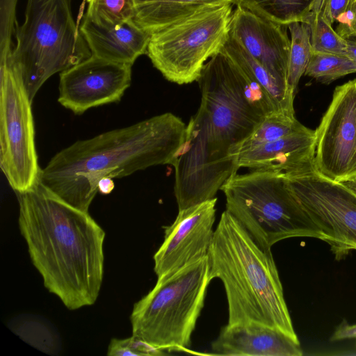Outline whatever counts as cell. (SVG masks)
<instances>
[{
	"label": "cell",
	"mask_w": 356,
	"mask_h": 356,
	"mask_svg": "<svg viewBox=\"0 0 356 356\" xmlns=\"http://www.w3.org/2000/svg\"><path fill=\"white\" fill-rule=\"evenodd\" d=\"M349 339H355L356 341V324L350 325L346 321H343L336 328L330 337V340L335 341Z\"/></svg>",
	"instance_id": "cell-30"
},
{
	"label": "cell",
	"mask_w": 356,
	"mask_h": 356,
	"mask_svg": "<svg viewBox=\"0 0 356 356\" xmlns=\"http://www.w3.org/2000/svg\"><path fill=\"white\" fill-rule=\"evenodd\" d=\"M211 281L208 256L157 279L134 306L132 335L163 350L188 351Z\"/></svg>",
	"instance_id": "cell-6"
},
{
	"label": "cell",
	"mask_w": 356,
	"mask_h": 356,
	"mask_svg": "<svg viewBox=\"0 0 356 356\" xmlns=\"http://www.w3.org/2000/svg\"><path fill=\"white\" fill-rule=\"evenodd\" d=\"M314 131L307 128L280 139L241 150L237 165L254 170H270L285 175L314 168Z\"/></svg>",
	"instance_id": "cell-16"
},
{
	"label": "cell",
	"mask_w": 356,
	"mask_h": 356,
	"mask_svg": "<svg viewBox=\"0 0 356 356\" xmlns=\"http://www.w3.org/2000/svg\"><path fill=\"white\" fill-rule=\"evenodd\" d=\"M356 195V177L340 182Z\"/></svg>",
	"instance_id": "cell-34"
},
{
	"label": "cell",
	"mask_w": 356,
	"mask_h": 356,
	"mask_svg": "<svg viewBox=\"0 0 356 356\" xmlns=\"http://www.w3.org/2000/svg\"><path fill=\"white\" fill-rule=\"evenodd\" d=\"M31 104L9 57H0V167L16 193L35 186L42 170Z\"/></svg>",
	"instance_id": "cell-9"
},
{
	"label": "cell",
	"mask_w": 356,
	"mask_h": 356,
	"mask_svg": "<svg viewBox=\"0 0 356 356\" xmlns=\"http://www.w3.org/2000/svg\"><path fill=\"white\" fill-rule=\"evenodd\" d=\"M346 56L356 63V41L347 40Z\"/></svg>",
	"instance_id": "cell-33"
},
{
	"label": "cell",
	"mask_w": 356,
	"mask_h": 356,
	"mask_svg": "<svg viewBox=\"0 0 356 356\" xmlns=\"http://www.w3.org/2000/svg\"><path fill=\"white\" fill-rule=\"evenodd\" d=\"M336 31L344 39L356 37V3L349 5L347 10L340 15Z\"/></svg>",
	"instance_id": "cell-28"
},
{
	"label": "cell",
	"mask_w": 356,
	"mask_h": 356,
	"mask_svg": "<svg viewBox=\"0 0 356 356\" xmlns=\"http://www.w3.org/2000/svg\"><path fill=\"white\" fill-rule=\"evenodd\" d=\"M356 73V63L346 56L312 53L305 75L323 83Z\"/></svg>",
	"instance_id": "cell-23"
},
{
	"label": "cell",
	"mask_w": 356,
	"mask_h": 356,
	"mask_svg": "<svg viewBox=\"0 0 356 356\" xmlns=\"http://www.w3.org/2000/svg\"><path fill=\"white\" fill-rule=\"evenodd\" d=\"M207 256L211 280L220 279L225 290L227 324L261 323L299 341L271 250H263L227 210Z\"/></svg>",
	"instance_id": "cell-3"
},
{
	"label": "cell",
	"mask_w": 356,
	"mask_h": 356,
	"mask_svg": "<svg viewBox=\"0 0 356 356\" xmlns=\"http://www.w3.org/2000/svg\"><path fill=\"white\" fill-rule=\"evenodd\" d=\"M226 210L264 250L293 237L323 236L291 191L285 175L254 170L232 175L221 186Z\"/></svg>",
	"instance_id": "cell-5"
},
{
	"label": "cell",
	"mask_w": 356,
	"mask_h": 356,
	"mask_svg": "<svg viewBox=\"0 0 356 356\" xmlns=\"http://www.w3.org/2000/svg\"><path fill=\"white\" fill-rule=\"evenodd\" d=\"M197 81L201 91L200 104L209 118L214 154L237 172L241 144L267 114L243 73L221 51L205 63Z\"/></svg>",
	"instance_id": "cell-7"
},
{
	"label": "cell",
	"mask_w": 356,
	"mask_h": 356,
	"mask_svg": "<svg viewBox=\"0 0 356 356\" xmlns=\"http://www.w3.org/2000/svg\"><path fill=\"white\" fill-rule=\"evenodd\" d=\"M304 210L323 236L337 260L356 250V195L340 182L312 169L285 175Z\"/></svg>",
	"instance_id": "cell-10"
},
{
	"label": "cell",
	"mask_w": 356,
	"mask_h": 356,
	"mask_svg": "<svg viewBox=\"0 0 356 356\" xmlns=\"http://www.w3.org/2000/svg\"><path fill=\"white\" fill-rule=\"evenodd\" d=\"M214 355L301 356L300 341L283 332L257 323L224 326L212 343Z\"/></svg>",
	"instance_id": "cell-17"
},
{
	"label": "cell",
	"mask_w": 356,
	"mask_h": 356,
	"mask_svg": "<svg viewBox=\"0 0 356 356\" xmlns=\"http://www.w3.org/2000/svg\"><path fill=\"white\" fill-rule=\"evenodd\" d=\"M287 29V25L266 19L244 8L236 6L229 22V35L274 77L287 85L291 48Z\"/></svg>",
	"instance_id": "cell-15"
},
{
	"label": "cell",
	"mask_w": 356,
	"mask_h": 356,
	"mask_svg": "<svg viewBox=\"0 0 356 356\" xmlns=\"http://www.w3.org/2000/svg\"><path fill=\"white\" fill-rule=\"evenodd\" d=\"M356 3V0H350V4L351 3ZM349 4V5H350Z\"/></svg>",
	"instance_id": "cell-35"
},
{
	"label": "cell",
	"mask_w": 356,
	"mask_h": 356,
	"mask_svg": "<svg viewBox=\"0 0 356 356\" xmlns=\"http://www.w3.org/2000/svg\"><path fill=\"white\" fill-rule=\"evenodd\" d=\"M350 2V0H325L322 15L332 26L337 18L347 10Z\"/></svg>",
	"instance_id": "cell-29"
},
{
	"label": "cell",
	"mask_w": 356,
	"mask_h": 356,
	"mask_svg": "<svg viewBox=\"0 0 356 356\" xmlns=\"http://www.w3.org/2000/svg\"><path fill=\"white\" fill-rule=\"evenodd\" d=\"M313 0H233V4L260 17L289 25L296 22L309 24V8Z\"/></svg>",
	"instance_id": "cell-20"
},
{
	"label": "cell",
	"mask_w": 356,
	"mask_h": 356,
	"mask_svg": "<svg viewBox=\"0 0 356 356\" xmlns=\"http://www.w3.org/2000/svg\"><path fill=\"white\" fill-rule=\"evenodd\" d=\"M85 13L104 26H114L134 19L132 0H88Z\"/></svg>",
	"instance_id": "cell-25"
},
{
	"label": "cell",
	"mask_w": 356,
	"mask_h": 356,
	"mask_svg": "<svg viewBox=\"0 0 356 356\" xmlns=\"http://www.w3.org/2000/svg\"><path fill=\"white\" fill-rule=\"evenodd\" d=\"M309 24L312 53L346 56L347 40L333 29L321 12L311 18Z\"/></svg>",
	"instance_id": "cell-24"
},
{
	"label": "cell",
	"mask_w": 356,
	"mask_h": 356,
	"mask_svg": "<svg viewBox=\"0 0 356 356\" xmlns=\"http://www.w3.org/2000/svg\"><path fill=\"white\" fill-rule=\"evenodd\" d=\"M291 48L287 72V85L295 93L299 81L305 74L312 54L309 24L296 22L288 25Z\"/></svg>",
	"instance_id": "cell-21"
},
{
	"label": "cell",
	"mask_w": 356,
	"mask_h": 356,
	"mask_svg": "<svg viewBox=\"0 0 356 356\" xmlns=\"http://www.w3.org/2000/svg\"><path fill=\"white\" fill-rule=\"evenodd\" d=\"M113 183L111 179H104L99 184V191L102 193H109L113 188Z\"/></svg>",
	"instance_id": "cell-32"
},
{
	"label": "cell",
	"mask_w": 356,
	"mask_h": 356,
	"mask_svg": "<svg viewBox=\"0 0 356 356\" xmlns=\"http://www.w3.org/2000/svg\"><path fill=\"white\" fill-rule=\"evenodd\" d=\"M210 122L200 104L186 125L185 139L170 165L175 169V195L182 210L216 197L235 172L217 159L211 144Z\"/></svg>",
	"instance_id": "cell-11"
},
{
	"label": "cell",
	"mask_w": 356,
	"mask_h": 356,
	"mask_svg": "<svg viewBox=\"0 0 356 356\" xmlns=\"http://www.w3.org/2000/svg\"><path fill=\"white\" fill-rule=\"evenodd\" d=\"M16 194L19 229L44 286L70 310L93 305L103 280L104 231L40 181Z\"/></svg>",
	"instance_id": "cell-1"
},
{
	"label": "cell",
	"mask_w": 356,
	"mask_h": 356,
	"mask_svg": "<svg viewBox=\"0 0 356 356\" xmlns=\"http://www.w3.org/2000/svg\"><path fill=\"white\" fill-rule=\"evenodd\" d=\"M15 37L8 57L31 102L52 75L92 55L73 19L71 0H28Z\"/></svg>",
	"instance_id": "cell-4"
},
{
	"label": "cell",
	"mask_w": 356,
	"mask_h": 356,
	"mask_svg": "<svg viewBox=\"0 0 356 356\" xmlns=\"http://www.w3.org/2000/svg\"><path fill=\"white\" fill-rule=\"evenodd\" d=\"M17 0L0 1V51H10L12 47V35L15 29L16 7Z\"/></svg>",
	"instance_id": "cell-27"
},
{
	"label": "cell",
	"mask_w": 356,
	"mask_h": 356,
	"mask_svg": "<svg viewBox=\"0 0 356 356\" xmlns=\"http://www.w3.org/2000/svg\"><path fill=\"white\" fill-rule=\"evenodd\" d=\"M165 354L164 350L134 335L123 339H112L107 353L109 356H160Z\"/></svg>",
	"instance_id": "cell-26"
},
{
	"label": "cell",
	"mask_w": 356,
	"mask_h": 356,
	"mask_svg": "<svg viewBox=\"0 0 356 356\" xmlns=\"http://www.w3.org/2000/svg\"><path fill=\"white\" fill-rule=\"evenodd\" d=\"M232 4L196 14L151 35L147 55L169 81H197L205 63L218 53L229 35Z\"/></svg>",
	"instance_id": "cell-8"
},
{
	"label": "cell",
	"mask_w": 356,
	"mask_h": 356,
	"mask_svg": "<svg viewBox=\"0 0 356 356\" xmlns=\"http://www.w3.org/2000/svg\"><path fill=\"white\" fill-rule=\"evenodd\" d=\"M186 129L180 118L165 113L78 140L51 158L41 170L40 182L69 204L88 212L102 179L170 165Z\"/></svg>",
	"instance_id": "cell-2"
},
{
	"label": "cell",
	"mask_w": 356,
	"mask_h": 356,
	"mask_svg": "<svg viewBox=\"0 0 356 356\" xmlns=\"http://www.w3.org/2000/svg\"><path fill=\"white\" fill-rule=\"evenodd\" d=\"M314 135L315 170L337 182L356 177V79L334 89Z\"/></svg>",
	"instance_id": "cell-12"
},
{
	"label": "cell",
	"mask_w": 356,
	"mask_h": 356,
	"mask_svg": "<svg viewBox=\"0 0 356 356\" xmlns=\"http://www.w3.org/2000/svg\"><path fill=\"white\" fill-rule=\"evenodd\" d=\"M307 128L298 121L295 115L273 111L264 118L251 135L241 144L238 152L305 130Z\"/></svg>",
	"instance_id": "cell-22"
},
{
	"label": "cell",
	"mask_w": 356,
	"mask_h": 356,
	"mask_svg": "<svg viewBox=\"0 0 356 356\" xmlns=\"http://www.w3.org/2000/svg\"><path fill=\"white\" fill-rule=\"evenodd\" d=\"M134 20L152 35L200 13L233 0H132Z\"/></svg>",
	"instance_id": "cell-19"
},
{
	"label": "cell",
	"mask_w": 356,
	"mask_h": 356,
	"mask_svg": "<svg viewBox=\"0 0 356 356\" xmlns=\"http://www.w3.org/2000/svg\"><path fill=\"white\" fill-rule=\"evenodd\" d=\"M217 198L179 210L154 255L158 279L167 277L207 256L214 231Z\"/></svg>",
	"instance_id": "cell-14"
},
{
	"label": "cell",
	"mask_w": 356,
	"mask_h": 356,
	"mask_svg": "<svg viewBox=\"0 0 356 356\" xmlns=\"http://www.w3.org/2000/svg\"><path fill=\"white\" fill-rule=\"evenodd\" d=\"M132 65L91 55L61 72L58 101L74 114L119 102L131 82Z\"/></svg>",
	"instance_id": "cell-13"
},
{
	"label": "cell",
	"mask_w": 356,
	"mask_h": 356,
	"mask_svg": "<svg viewBox=\"0 0 356 356\" xmlns=\"http://www.w3.org/2000/svg\"><path fill=\"white\" fill-rule=\"evenodd\" d=\"M79 30L92 55L131 65L139 56L147 54L151 37L134 19L108 27L85 14Z\"/></svg>",
	"instance_id": "cell-18"
},
{
	"label": "cell",
	"mask_w": 356,
	"mask_h": 356,
	"mask_svg": "<svg viewBox=\"0 0 356 356\" xmlns=\"http://www.w3.org/2000/svg\"><path fill=\"white\" fill-rule=\"evenodd\" d=\"M325 0H313L309 8V21L311 18L319 14L323 8Z\"/></svg>",
	"instance_id": "cell-31"
}]
</instances>
